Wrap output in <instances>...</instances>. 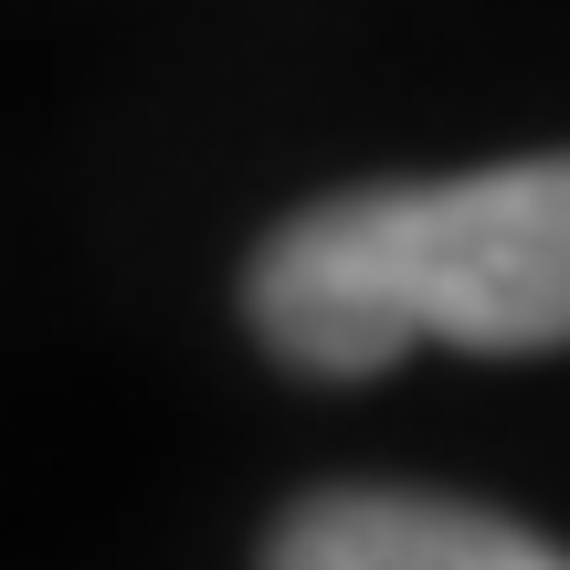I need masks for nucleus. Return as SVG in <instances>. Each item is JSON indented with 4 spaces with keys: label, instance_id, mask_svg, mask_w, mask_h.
<instances>
[{
    "label": "nucleus",
    "instance_id": "1",
    "mask_svg": "<svg viewBox=\"0 0 570 570\" xmlns=\"http://www.w3.org/2000/svg\"><path fill=\"white\" fill-rule=\"evenodd\" d=\"M244 306L254 338L317 381H370L412 348H570V148L306 202L265 233Z\"/></svg>",
    "mask_w": 570,
    "mask_h": 570
},
{
    "label": "nucleus",
    "instance_id": "2",
    "mask_svg": "<svg viewBox=\"0 0 570 570\" xmlns=\"http://www.w3.org/2000/svg\"><path fill=\"white\" fill-rule=\"evenodd\" d=\"M265 570H570V550L497 508H465V497L327 487L275 518Z\"/></svg>",
    "mask_w": 570,
    "mask_h": 570
}]
</instances>
